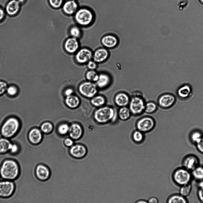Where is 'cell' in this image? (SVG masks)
<instances>
[{
	"instance_id": "44",
	"label": "cell",
	"mask_w": 203,
	"mask_h": 203,
	"mask_svg": "<svg viewBox=\"0 0 203 203\" xmlns=\"http://www.w3.org/2000/svg\"><path fill=\"white\" fill-rule=\"evenodd\" d=\"M87 63V67L90 70H94L97 67V63L93 60H90Z\"/></svg>"
},
{
	"instance_id": "36",
	"label": "cell",
	"mask_w": 203,
	"mask_h": 203,
	"mask_svg": "<svg viewBox=\"0 0 203 203\" xmlns=\"http://www.w3.org/2000/svg\"><path fill=\"white\" fill-rule=\"evenodd\" d=\"M132 138L135 142L137 143H140L143 141L144 136L143 132L138 130L133 133Z\"/></svg>"
},
{
	"instance_id": "25",
	"label": "cell",
	"mask_w": 203,
	"mask_h": 203,
	"mask_svg": "<svg viewBox=\"0 0 203 203\" xmlns=\"http://www.w3.org/2000/svg\"><path fill=\"white\" fill-rule=\"evenodd\" d=\"M110 76L105 73H101L99 75L98 80L96 81L97 86L102 88L107 86L110 82Z\"/></svg>"
},
{
	"instance_id": "9",
	"label": "cell",
	"mask_w": 203,
	"mask_h": 203,
	"mask_svg": "<svg viewBox=\"0 0 203 203\" xmlns=\"http://www.w3.org/2000/svg\"><path fill=\"white\" fill-rule=\"evenodd\" d=\"M154 120L150 117H145L140 119L136 124L138 130L142 132H147L152 130L154 127Z\"/></svg>"
},
{
	"instance_id": "18",
	"label": "cell",
	"mask_w": 203,
	"mask_h": 203,
	"mask_svg": "<svg viewBox=\"0 0 203 203\" xmlns=\"http://www.w3.org/2000/svg\"><path fill=\"white\" fill-rule=\"evenodd\" d=\"M130 100L129 96L126 93L120 92L117 94L114 97V102L118 106H126L129 104Z\"/></svg>"
},
{
	"instance_id": "46",
	"label": "cell",
	"mask_w": 203,
	"mask_h": 203,
	"mask_svg": "<svg viewBox=\"0 0 203 203\" xmlns=\"http://www.w3.org/2000/svg\"><path fill=\"white\" fill-rule=\"evenodd\" d=\"M64 143L65 145L68 147L71 146L73 144V141L71 139L68 138L65 139Z\"/></svg>"
},
{
	"instance_id": "2",
	"label": "cell",
	"mask_w": 203,
	"mask_h": 203,
	"mask_svg": "<svg viewBox=\"0 0 203 203\" xmlns=\"http://www.w3.org/2000/svg\"><path fill=\"white\" fill-rule=\"evenodd\" d=\"M21 125L20 121L17 117H9L1 125L0 134L2 137L7 139L13 138L18 133Z\"/></svg>"
},
{
	"instance_id": "43",
	"label": "cell",
	"mask_w": 203,
	"mask_h": 203,
	"mask_svg": "<svg viewBox=\"0 0 203 203\" xmlns=\"http://www.w3.org/2000/svg\"><path fill=\"white\" fill-rule=\"evenodd\" d=\"M8 86V84L5 81L0 80V96L5 93Z\"/></svg>"
},
{
	"instance_id": "53",
	"label": "cell",
	"mask_w": 203,
	"mask_h": 203,
	"mask_svg": "<svg viewBox=\"0 0 203 203\" xmlns=\"http://www.w3.org/2000/svg\"><path fill=\"white\" fill-rule=\"evenodd\" d=\"M25 0H18L19 2L22 3L24 2Z\"/></svg>"
},
{
	"instance_id": "48",
	"label": "cell",
	"mask_w": 203,
	"mask_h": 203,
	"mask_svg": "<svg viewBox=\"0 0 203 203\" xmlns=\"http://www.w3.org/2000/svg\"><path fill=\"white\" fill-rule=\"evenodd\" d=\"M4 16L5 14L4 11L0 8V22L4 20Z\"/></svg>"
},
{
	"instance_id": "49",
	"label": "cell",
	"mask_w": 203,
	"mask_h": 203,
	"mask_svg": "<svg viewBox=\"0 0 203 203\" xmlns=\"http://www.w3.org/2000/svg\"><path fill=\"white\" fill-rule=\"evenodd\" d=\"M148 202L149 203H157L158 202V200L156 198L153 197L150 198Z\"/></svg>"
},
{
	"instance_id": "47",
	"label": "cell",
	"mask_w": 203,
	"mask_h": 203,
	"mask_svg": "<svg viewBox=\"0 0 203 203\" xmlns=\"http://www.w3.org/2000/svg\"><path fill=\"white\" fill-rule=\"evenodd\" d=\"M198 195L200 201L203 203V190L199 189L198 192Z\"/></svg>"
},
{
	"instance_id": "1",
	"label": "cell",
	"mask_w": 203,
	"mask_h": 203,
	"mask_svg": "<svg viewBox=\"0 0 203 203\" xmlns=\"http://www.w3.org/2000/svg\"><path fill=\"white\" fill-rule=\"evenodd\" d=\"M19 163L11 159L3 160L0 165V177L4 180L13 181L17 179L21 174Z\"/></svg>"
},
{
	"instance_id": "42",
	"label": "cell",
	"mask_w": 203,
	"mask_h": 203,
	"mask_svg": "<svg viewBox=\"0 0 203 203\" xmlns=\"http://www.w3.org/2000/svg\"><path fill=\"white\" fill-rule=\"evenodd\" d=\"M50 5L53 8H58L62 5L63 0H49Z\"/></svg>"
},
{
	"instance_id": "24",
	"label": "cell",
	"mask_w": 203,
	"mask_h": 203,
	"mask_svg": "<svg viewBox=\"0 0 203 203\" xmlns=\"http://www.w3.org/2000/svg\"><path fill=\"white\" fill-rule=\"evenodd\" d=\"M12 143L8 139L0 138V154L4 155L9 152Z\"/></svg>"
},
{
	"instance_id": "54",
	"label": "cell",
	"mask_w": 203,
	"mask_h": 203,
	"mask_svg": "<svg viewBox=\"0 0 203 203\" xmlns=\"http://www.w3.org/2000/svg\"><path fill=\"white\" fill-rule=\"evenodd\" d=\"M199 1L202 3L203 4V0H199Z\"/></svg>"
},
{
	"instance_id": "12",
	"label": "cell",
	"mask_w": 203,
	"mask_h": 203,
	"mask_svg": "<svg viewBox=\"0 0 203 203\" xmlns=\"http://www.w3.org/2000/svg\"><path fill=\"white\" fill-rule=\"evenodd\" d=\"M27 138L28 141L31 144L38 145L41 142L42 139V131L37 128H33L29 131Z\"/></svg>"
},
{
	"instance_id": "14",
	"label": "cell",
	"mask_w": 203,
	"mask_h": 203,
	"mask_svg": "<svg viewBox=\"0 0 203 203\" xmlns=\"http://www.w3.org/2000/svg\"><path fill=\"white\" fill-rule=\"evenodd\" d=\"M35 174L36 177L40 180H45L49 178L50 171L45 165L42 164L37 165L35 169Z\"/></svg>"
},
{
	"instance_id": "29",
	"label": "cell",
	"mask_w": 203,
	"mask_h": 203,
	"mask_svg": "<svg viewBox=\"0 0 203 203\" xmlns=\"http://www.w3.org/2000/svg\"><path fill=\"white\" fill-rule=\"evenodd\" d=\"M181 186L179 190V194L185 197L189 195L192 188V185L190 183Z\"/></svg>"
},
{
	"instance_id": "16",
	"label": "cell",
	"mask_w": 203,
	"mask_h": 203,
	"mask_svg": "<svg viewBox=\"0 0 203 203\" xmlns=\"http://www.w3.org/2000/svg\"><path fill=\"white\" fill-rule=\"evenodd\" d=\"M199 161L196 156L190 155L186 157L182 162L184 168L190 171H192L199 166Z\"/></svg>"
},
{
	"instance_id": "34",
	"label": "cell",
	"mask_w": 203,
	"mask_h": 203,
	"mask_svg": "<svg viewBox=\"0 0 203 203\" xmlns=\"http://www.w3.org/2000/svg\"><path fill=\"white\" fill-rule=\"evenodd\" d=\"M99 75L94 70H90L86 73V77L89 81H96L98 79Z\"/></svg>"
},
{
	"instance_id": "30",
	"label": "cell",
	"mask_w": 203,
	"mask_h": 203,
	"mask_svg": "<svg viewBox=\"0 0 203 203\" xmlns=\"http://www.w3.org/2000/svg\"><path fill=\"white\" fill-rule=\"evenodd\" d=\"M192 175L197 180H203V167L198 166L192 171Z\"/></svg>"
},
{
	"instance_id": "41",
	"label": "cell",
	"mask_w": 203,
	"mask_h": 203,
	"mask_svg": "<svg viewBox=\"0 0 203 203\" xmlns=\"http://www.w3.org/2000/svg\"><path fill=\"white\" fill-rule=\"evenodd\" d=\"M20 146L16 143H12L9 152L12 155H15L19 152Z\"/></svg>"
},
{
	"instance_id": "37",
	"label": "cell",
	"mask_w": 203,
	"mask_h": 203,
	"mask_svg": "<svg viewBox=\"0 0 203 203\" xmlns=\"http://www.w3.org/2000/svg\"><path fill=\"white\" fill-rule=\"evenodd\" d=\"M40 129L42 132L46 134H48L52 130L53 126L50 123L46 122L43 123L41 125Z\"/></svg>"
},
{
	"instance_id": "8",
	"label": "cell",
	"mask_w": 203,
	"mask_h": 203,
	"mask_svg": "<svg viewBox=\"0 0 203 203\" xmlns=\"http://www.w3.org/2000/svg\"><path fill=\"white\" fill-rule=\"evenodd\" d=\"M79 89L82 95L87 97H93L97 92L96 85L90 82H85L81 84Z\"/></svg>"
},
{
	"instance_id": "38",
	"label": "cell",
	"mask_w": 203,
	"mask_h": 203,
	"mask_svg": "<svg viewBox=\"0 0 203 203\" xmlns=\"http://www.w3.org/2000/svg\"><path fill=\"white\" fill-rule=\"evenodd\" d=\"M157 106L153 102H150L145 104V111L148 113H152L154 112L156 110Z\"/></svg>"
},
{
	"instance_id": "13",
	"label": "cell",
	"mask_w": 203,
	"mask_h": 203,
	"mask_svg": "<svg viewBox=\"0 0 203 203\" xmlns=\"http://www.w3.org/2000/svg\"><path fill=\"white\" fill-rule=\"evenodd\" d=\"M79 44L77 39L71 37L67 38L64 44V48L68 53L72 54L76 53L79 48Z\"/></svg>"
},
{
	"instance_id": "4",
	"label": "cell",
	"mask_w": 203,
	"mask_h": 203,
	"mask_svg": "<svg viewBox=\"0 0 203 203\" xmlns=\"http://www.w3.org/2000/svg\"><path fill=\"white\" fill-rule=\"evenodd\" d=\"M76 22L79 25L86 26L90 25L94 19V15L89 10L82 8L76 11L75 15Z\"/></svg>"
},
{
	"instance_id": "33",
	"label": "cell",
	"mask_w": 203,
	"mask_h": 203,
	"mask_svg": "<svg viewBox=\"0 0 203 203\" xmlns=\"http://www.w3.org/2000/svg\"><path fill=\"white\" fill-rule=\"evenodd\" d=\"M190 4L189 0H178L177 6L178 10L182 12L186 10Z\"/></svg>"
},
{
	"instance_id": "35",
	"label": "cell",
	"mask_w": 203,
	"mask_h": 203,
	"mask_svg": "<svg viewBox=\"0 0 203 203\" xmlns=\"http://www.w3.org/2000/svg\"><path fill=\"white\" fill-rule=\"evenodd\" d=\"M203 137L202 133L198 130H196L192 132L190 136L191 141L196 144Z\"/></svg>"
},
{
	"instance_id": "22",
	"label": "cell",
	"mask_w": 203,
	"mask_h": 203,
	"mask_svg": "<svg viewBox=\"0 0 203 203\" xmlns=\"http://www.w3.org/2000/svg\"><path fill=\"white\" fill-rule=\"evenodd\" d=\"M19 1L16 0H12L7 4L6 7V11L8 15L14 16L18 12L19 8Z\"/></svg>"
},
{
	"instance_id": "28",
	"label": "cell",
	"mask_w": 203,
	"mask_h": 203,
	"mask_svg": "<svg viewBox=\"0 0 203 203\" xmlns=\"http://www.w3.org/2000/svg\"><path fill=\"white\" fill-rule=\"evenodd\" d=\"M169 203H186L187 200L185 197L180 195H174L171 196L168 200Z\"/></svg>"
},
{
	"instance_id": "11",
	"label": "cell",
	"mask_w": 203,
	"mask_h": 203,
	"mask_svg": "<svg viewBox=\"0 0 203 203\" xmlns=\"http://www.w3.org/2000/svg\"><path fill=\"white\" fill-rule=\"evenodd\" d=\"M176 102L175 96L171 93H165L161 95L158 100L159 106L164 109L171 107Z\"/></svg>"
},
{
	"instance_id": "10",
	"label": "cell",
	"mask_w": 203,
	"mask_h": 203,
	"mask_svg": "<svg viewBox=\"0 0 203 203\" xmlns=\"http://www.w3.org/2000/svg\"><path fill=\"white\" fill-rule=\"evenodd\" d=\"M93 53L89 48H84L78 50L75 56L76 62L83 64L87 63L93 58Z\"/></svg>"
},
{
	"instance_id": "52",
	"label": "cell",
	"mask_w": 203,
	"mask_h": 203,
	"mask_svg": "<svg viewBox=\"0 0 203 203\" xmlns=\"http://www.w3.org/2000/svg\"><path fill=\"white\" fill-rule=\"evenodd\" d=\"M148 202H146V201L143 200H140L136 202L137 203H146Z\"/></svg>"
},
{
	"instance_id": "15",
	"label": "cell",
	"mask_w": 203,
	"mask_h": 203,
	"mask_svg": "<svg viewBox=\"0 0 203 203\" xmlns=\"http://www.w3.org/2000/svg\"><path fill=\"white\" fill-rule=\"evenodd\" d=\"M109 56V53L106 49L100 48L96 50L93 53V58L96 63H100L105 61Z\"/></svg>"
},
{
	"instance_id": "23",
	"label": "cell",
	"mask_w": 203,
	"mask_h": 203,
	"mask_svg": "<svg viewBox=\"0 0 203 203\" xmlns=\"http://www.w3.org/2000/svg\"><path fill=\"white\" fill-rule=\"evenodd\" d=\"M69 132L70 136L71 138L77 139L81 136L82 131L81 127L79 125L73 124L69 127Z\"/></svg>"
},
{
	"instance_id": "26",
	"label": "cell",
	"mask_w": 203,
	"mask_h": 203,
	"mask_svg": "<svg viewBox=\"0 0 203 203\" xmlns=\"http://www.w3.org/2000/svg\"><path fill=\"white\" fill-rule=\"evenodd\" d=\"M65 103L69 108H75L79 106V100L77 97L71 95L67 96L65 99Z\"/></svg>"
},
{
	"instance_id": "6",
	"label": "cell",
	"mask_w": 203,
	"mask_h": 203,
	"mask_svg": "<svg viewBox=\"0 0 203 203\" xmlns=\"http://www.w3.org/2000/svg\"><path fill=\"white\" fill-rule=\"evenodd\" d=\"M15 185L13 181L4 180L0 181V198H7L14 193Z\"/></svg>"
},
{
	"instance_id": "55",
	"label": "cell",
	"mask_w": 203,
	"mask_h": 203,
	"mask_svg": "<svg viewBox=\"0 0 203 203\" xmlns=\"http://www.w3.org/2000/svg\"></svg>"
},
{
	"instance_id": "50",
	"label": "cell",
	"mask_w": 203,
	"mask_h": 203,
	"mask_svg": "<svg viewBox=\"0 0 203 203\" xmlns=\"http://www.w3.org/2000/svg\"><path fill=\"white\" fill-rule=\"evenodd\" d=\"M73 92V90L72 89H68L65 91V94L67 96L71 95Z\"/></svg>"
},
{
	"instance_id": "21",
	"label": "cell",
	"mask_w": 203,
	"mask_h": 203,
	"mask_svg": "<svg viewBox=\"0 0 203 203\" xmlns=\"http://www.w3.org/2000/svg\"><path fill=\"white\" fill-rule=\"evenodd\" d=\"M78 5L74 0L68 1L64 4L63 9L64 12L68 15H71L75 13L77 9Z\"/></svg>"
},
{
	"instance_id": "39",
	"label": "cell",
	"mask_w": 203,
	"mask_h": 203,
	"mask_svg": "<svg viewBox=\"0 0 203 203\" xmlns=\"http://www.w3.org/2000/svg\"><path fill=\"white\" fill-rule=\"evenodd\" d=\"M69 32L71 37L76 38H79L81 35V31L77 26H73L70 29Z\"/></svg>"
},
{
	"instance_id": "3",
	"label": "cell",
	"mask_w": 203,
	"mask_h": 203,
	"mask_svg": "<svg viewBox=\"0 0 203 203\" xmlns=\"http://www.w3.org/2000/svg\"><path fill=\"white\" fill-rule=\"evenodd\" d=\"M116 115L115 110L112 107L105 106L97 110L94 114V118L97 122L105 123L112 121Z\"/></svg>"
},
{
	"instance_id": "27",
	"label": "cell",
	"mask_w": 203,
	"mask_h": 203,
	"mask_svg": "<svg viewBox=\"0 0 203 203\" xmlns=\"http://www.w3.org/2000/svg\"><path fill=\"white\" fill-rule=\"evenodd\" d=\"M131 114L129 108L126 106L121 107L118 112V115L119 118L124 121L129 119Z\"/></svg>"
},
{
	"instance_id": "19",
	"label": "cell",
	"mask_w": 203,
	"mask_h": 203,
	"mask_svg": "<svg viewBox=\"0 0 203 203\" xmlns=\"http://www.w3.org/2000/svg\"><path fill=\"white\" fill-rule=\"evenodd\" d=\"M101 42L103 46L105 47L113 48L117 46L118 40L115 36L112 35H108L102 38Z\"/></svg>"
},
{
	"instance_id": "40",
	"label": "cell",
	"mask_w": 203,
	"mask_h": 203,
	"mask_svg": "<svg viewBox=\"0 0 203 203\" xmlns=\"http://www.w3.org/2000/svg\"><path fill=\"white\" fill-rule=\"evenodd\" d=\"M69 127L66 124L60 125L58 127V130L59 133L62 135L66 134L69 131Z\"/></svg>"
},
{
	"instance_id": "20",
	"label": "cell",
	"mask_w": 203,
	"mask_h": 203,
	"mask_svg": "<svg viewBox=\"0 0 203 203\" xmlns=\"http://www.w3.org/2000/svg\"><path fill=\"white\" fill-rule=\"evenodd\" d=\"M70 152L71 155L74 157L80 158L83 157L86 155V150L84 146L76 144L71 148Z\"/></svg>"
},
{
	"instance_id": "45",
	"label": "cell",
	"mask_w": 203,
	"mask_h": 203,
	"mask_svg": "<svg viewBox=\"0 0 203 203\" xmlns=\"http://www.w3.org/2000/svg\"><path fill=\"white\" fill-rule=\"evenodd\" d=\"M196 144L199 151L203 153V137Z\"/></svg>"
},
{
	"instance_id": "5",
	"label": "cell",
	"mask_w": 203,
	"mask_h": 203,
	"mask_svg": "<svg viewBox=\"0 0 203 203\" xmlns=\"http://www.w3.org/2000/svg\"><path fill=\"white\" fill-rule=\"evenodd\" d=\"M191 178V175L189 170L184 168L177 169L173 174L175 182L180 185L190 183Z\"/></svg>"
},
{
	"instance_id": "17",
	"label": "cell",
	"mask_w": 203,
	"mask_h": 203,
	"mask_svg": "<svg viewBox=\"0 0 203 203\" xmlns=\"http://www.w3.org/2000/svg\"><path fill=\"white\" fill-rule=\"evenodd\" d=\"M192 92L191 86L188 84H184L177 90V94L179 97L182 99H186L189 97Z\"/></svg>"
},
{
	"instance_id": "31",
	"label": "cell",
	"mask_w": 203,
	"mask_h": 203,
	"mask_svg": "<svg viewBox=\"0 0 203 203\" xmlns=\"http://www.w3.org/2000/svg\"><path fill=\"white\" fill-rule=\"evenodd\" d=\"M91 102L93 106L96 107H100L105 104L106 100L104 97L99 95L93 98L91 100Z\"/></svg>"
},
{
	"instance_id": "51",
	"label": "cell",
	"mask_w": 203,
	"mask_h": 203,
	"mask_svg": "<svg viewBox=\"0 0 203 203\" xmlns=\"http://www.w3.org/2000/svg\"><path fill=\"white\" fill-rule=\"evenodd\" d=\"M199 189L203 190V180H201L199 184Z\"/></svg>"
},
{
	"instance_id": "32",
	"label": "cell",
	"mask_w": 203,
	"mask_h": 203,
	"mask_svg": "<svg viewBox=\"0 0 203 203\" xmlns=\"http://www.w3.org/2000/svg\"><path fill=\"white\" fill-rule=\"evenodd\" d=\"M19 92V89L17 86L12 84L8 86L6 92L8 96L13 97L17 96Z\"/></svg>"
},
{
	"instance_id": "7",
	"label": "cell",
	"mask_w": 203,
	"mask_h": 203,
	"mask_svg": "<svg viewBox=\"0 0 203 203\" xmlns=\"http://www.w3.org/2000/svg\"><path fill=\"white\" fill-rule=\"evenodd\" d=\"M129 108L134 115L141 114L145 109V104L143 99L138 96L132 97L129 103Z\"/></svg>"
}]
</instances>
